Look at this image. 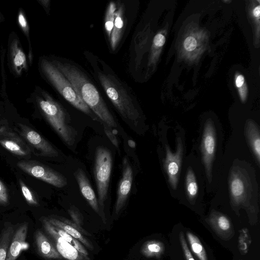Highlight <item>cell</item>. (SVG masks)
Masks as SVG:
<instances>
[{"label":"cell","mask_w":260,"mask_h":260,"mask_svg":"<svg viewBox=\"0 0 260 260\" xmlns=\"http://www.w3.org/2000/svg\"><path fill=\"white\" fill-rule=\"evenodd\" d=\"M35 240L38 251L42 256L48 259L61 258V255L40 230L36 231Z\"/></svg>","instance_id":"cell-18"},{"label":"cell","mask_w":260,"mask_h":260,"mask_svg":"<svg viewBox=\"0 0 260 260\" xmlns=\"http://www.w3.org/2000/svg\"><path fill=\"white\" fill-rule=\"evenodd\" d=\"M239 93L240 94V97L242 101H245L246 97V87L245 86L244 87H241L239 88Z\"/></svg>","instance_id":"cell-38"},{"label":"cell","mask_w":260,"mask_h":260,"mask_svg":"<svg viewBox=\"0 0 260 260\" xmlns=\"http://www.w3.org/2000/svg\"><path fill=\"white\" fill-rule=\"evenodd\" d=\"M0 134H5V135H7L9 137L13 138L15 140L18 139L17 137H16L13 134L8 133L6 128L4 127H0Z\"/></svg>","instance_id":"cell-39"},{"label":"cell","mask_w":260,"mask_h":260,"mask_svg":"<svg viewBox=\"0 0 260 260\" xmlns=\"http://www.w3.org/2000/svg\"><path fill=\"white\" fill-rule=\"evenodd\" d=\"M164 250L165 246L162 242L151 240L143 244L141 252L146 257H158L164 253Z\"/></svg>","instance_id":"cell-21"},{"label":"cell","mask_w":260,"mask_h":260,"mask_svg":"<svg viewBox=\"0 0 260 260\" xmlns=\"http://www.w3.org/2000/svg\"><path fill=\"white\" fill-rule=\"evenodd\" d=\"M186 236L191 249L199 260H208L206 251L200 239L189 232H186Z\"/></svg>","instance_id":"cell-24"},{"label":"cell","mask_w":260,"mask_h":260,"mask_svg":"<svg viewBox=\"0 0 260 260\" xmlns=\"http://www.w3.org/2000/svg\"><path fill=\"white\" fill-rule=\"evenodd\" d=\"M68 212L74 222V223L78 226L79 229L83 231L81 228L82 224V216L80 212L75 207H71L68 210Z\"/></svg>","instance_id":"cell-30"},{"label":"cell","mask_w":260,"mask_h":260,"mask_svg":"<svg viewBox=\"0 0 260 260\" xmlns=\"http://www.w3.org/2000/svg\"><path fill=\"white\" fill-rule=\"evenodd\" d=\"M10 53L13 68L17 74L20 75L23 70L26 69L27 62L25 53L17 39L11 43Z\"/></svg>","instance_id":"cell-20"},{"label":"cell","mask_w":260,"mask_h":260,"mask_svg":"<svg viewBox=\"0 0 260 260\" xmlns=\"http://www.w3.org/2000/svg\"><path fill=\"white\" fill-rule=\"evenodd\" d=\"M19 182L23 196L28 204L34 206H37L38 202L30 189L22 180L20 179Z\"/></svg>","instance_id":"cell-29"},{"label":"cell","mask_w":260,"mask_h":260,"mask_svg":"<svg viewBox=\"0 0 260 260\" xmlns=\"http://www.w3.org/2000/svg\"><path fill=\"white\" fill-rule=\"evenodd\" d=\"M133 180L132 168L126 157L122 162V172L117 192L115 212L118 213L123 208L129 196Z\"/></svg>","instance_id":"cell-12"},{"label":"cell","mask_w":260,"mask_h":260,"mask_svg":"<svg viewBox=\"0 0 260 260\" xmlns=\"http://www.w3.org/2000/svg\"><path fill=\"white\" fill-rule=\"evenodd\" d=\"M18 21L19 24L24 33L29 36V26L23 13L20 11L18 14Z\"/></svg>","instance_id":"cell-32"},{"label":"cell","mask_w":260,"mask_h":260,"mask_svg":"<svg viewBox=\"0 0 260 260\" xmlns=\"http://www.w3.org/2000/svg\"><path fill=\"white\" fill-rule=\"evenodd\" d=\"M48 221L53 226L61 229L67 233L83 243L89 249L92 250V244L80 233L79 228L74 223L70 221L64 219V221L54 218H47Z\"/></svg>","instance_id":"cell-17"},{"label":"cell","mask_w":260,"mask_h":260,"mask_svg":"<svg viewBox=\"0 0 260 260\" xmlns=\"http://www.w3.org/2000/svg\"><path fill=\"white\" fill-rule=\"evenodd\" d=\"M28 228V223H24L16 231L9 245L6 260H16L26 245Z\"/></svg>","instance_id":"cell-15"},{"label":"cell","mask_w":260,"mask_h":260,"mask_svg":"<svg viewBox=\"0 0 260 260\" xmlns=\"http://www.w3.org/2000/svg\"><path fill=\"white\" fill-rule=\"evenodd\" d=\"M13 234L12 226H8L3 230L0 235V260H6Z\"/></svg>","instance_id":"cell-23"},{"label":"cell","mask_w":260,"mask_h":260,"mask_svg":"<svg viewBox=\"0 0 260 260\" xmlns=\"http://www.w3.org/2000/svg\"><path fill=\"white\" fill-rule=\"evenodd\" d=\"M42 222L45 229L55 240L57 250L61 256L68 260H89L88 256L80 252L61 238L47 218L43 219Z\"/></svg>","instance_id":"cell-11"},{"label":"cell","mask_w":260,"mask_h":260,"mask_svg":"<svg viewBox=\"0 0 260 260\" xmlns=\"http://www.w3.org/2000/svg\"><path fill=\"white\" fill-rule=\"evenodd\" d=\"M8 202V195L5 185L0 180V204L5 205Z\"/></svg>","instance_id":"cell-34"},{"label":"cell","mask_w":260,"mask_h":260,"mask_svg":"<svg viewBox=\"0 0 260 260\" xmlns=\"http://www.w3.org/2000/svg\"><path fill=\"white\" fill-rule=\"evenodd\" d=\"M55 229L58 234L64 240H66L68 243L71 244L72 246H73L75 248H76L78 251L80 252L83 253V254L88 256V253L87 251L85 249L83 246L79 242V241L76 240L75 238L67 233L64 231L60 229L56 228L55 226Z\"/></svg>","instance_id":"cell-27"},{"label":"cell","mask_w":260,"mask_h":260,"mask_svg":"<svg viewBox=\"0 0 260 260\" xmlns=\"http://www.w3.org/2000/svg\"><path fill=\"white\" fill-rule=\"evenodd\" d=\"M165 37L162 34L158 33L154 37L153 41V47H160L165 43Z\"/></svg>","instance_id":"cell-35"},{"label":"cell","mask_w":260,"mask_h":260,"mask_svg":"<svg viewBox=\"0 0 260 260\" xmlns=\"http://www.w3.org/2000/svg\"><path fill=\"white\" fill-rule=\"evenodd\" d=\"M197 43L195 38L192 36L187 37L183 43L184 49L187 51H191L195 49Z\"/></svg>","instance_id":"cell-33"},{"label":"cell","mask_w":260,"mask_h":260,"mask_svg":"<svg viewBox=\"0 0 260 260\" xmlns=\"http://www.w3.org/2000/svg\"><path fill=\"white\" fill-rule=\"evenodd\" d=\"M208 222L216 233L222 238L227 239L233 236L234 231L232 223L224 215L213 212L210 215Z\"/></svg>","instance_id":"cell-16"},{"label":"cell","mask_w":260,"mask_h":260,"mask_svg":"<svg viewBox=\"0 0 260 260\" xmlns=\"http://www.w3.org/2000/svg\"><path fill=\"white\" fill-rule=\"evenodd\" d=\"M22 136L35 148L38 150L41 155L55 157L58 154L56 149L38 132L29 127L19 124Z\"/></svg>","instance_id":"cell-13"},{"label":"cell","mask_w":260,"mask_h":260,"mask_svg":"<svg viewBox=\"0 0 260 260\" xmlns=\"http://www.w3.org/2000/svg\"><path fill=\"white\" fill-rule=\"evenodd\" d=\"M38 103L45 117L63 142L71 147L76 141L77 133L71 124L69 115L58 102L46 92Z\"/></svg>","instance_id":"cell-3"},{"label":"cell","mask_w":260,"mask_h":260,"mask_svg":"<svg viewBox=\"0 0 260 260\" xmlns=\"http://www.w3.org/2000/svg\"><path fill=\"white\" fill-rule=\"evenodd\" d=\"M83 54L93 76L123 120L134 128L139 123L141 114L132 89L103 59L88 51Z\"/></svg>","instance_id":"cell-1"},{"label":"cell","mask_w":260,"mask_h":260,"mask_svg":"<svg viewBox=\"0 0 260 260\" xmlns=\"http://www.w3.org/2000/svg\"><path fill=\"white\" fill-rule=\"evenodd\" d=\"M51 61L72 84L96 116L108 126L116 127L117 123L114 117L93 81L82 68L74 61L64 58H54Z\"/></svg>","instance_id":"cell-2"},{"label":"cell","mask_w":260,"mask_h":260,"mask_svg":"<svg viewBox=\"0 0 260 260\" xmlns=\"http://www.w3.org/2000/svg\"><path fill=\"white\" fill-rule=\"evenodd\" d=\"M0 144L11 152L19 156H25L28 152L14 140L1 139Z\"/></svg>","instance_id":"cell-28"},{"label":"cell","mask_w":260,"mask_h":260,"mask_svg":"<svg viewBox=\"0 0 260 260\" xmlns=\"http://www.w3.org/2000/svg\"><path fill=\"white\" fill-rule=\"evenodd\" d=\"M244 169L236 167L231 170L229 187L231 201L236 206L245 205L252 195V185Z\"/></svg>","instance_id":"cell-6"},{"label":"cell","mask_w":260,"mask_h":260,"mask_svg":"<svg viewBox=\"0 0 260 260\" xmlns=\"http://www.w3.org/2000/svg\"><path fill=\"white\" fill-rule=\"evenodd\" d=\"M113 29L108 44L110 51L116 53L124 41L129 26L128 11L124 1H116Z\"/></svg>","instance_id":"cell-7"},{"label":"cell","mask_w":260,"mask_h":260,"mask_svg":"<svg viewBox=\"0 0 260 260\" xmlns=\"http://www.w3.org/2000/svg\"><path fill=\"white\" fill-rule=\"evenodd\" d=\"M40 3L43 5L45 8H48L49 5V1H41Z\"/></svg>","instance_id":"cell-41"},{"label":"cell","mask_w":260,"mask_h":260,"mask_svg":"<svg viewBox=\"0 0 260 260\" xmlns=\"http://www.w3.org/2000/svg\"><path fill=\"white\" fill-rule=\"evenodd\" d=\"M179 239L182 249L186 260H195L192 255L190 250L188 248L184 236V234L182 232L180 233Z\"/></svg>","instance_id":"cell-31"},{"label":"cell","mask_w":260,"mask_h":260,"mask_svg":"<svg viewBox=\"0 0 260 260\" xmlns=\"http://www.w3.org/2000/svg\"><path fill=\"white\" fill-rule=\"evenodd\" d=\"M41 67L48 81L67 102L91 118L97 119L98 117L84 102L72 84L51 60L43 59Z\"/></svg>","instance_id":"cell-4"},{"label":"cell","mask_w":260,"mask_h":260,"mask_svg":"<svg viewBox=\"0 0 260 260\" xmlns=\"http://www.w3.org/2000/svg\"><path fill=\"white\" fill-rule=\"evenodd\" d=\"M183 152V144L179 137L177 139V149L175 153L172 152L169 147L166 145L164 167L168 176L169 182L173 189H176L178 184Z\"/></svg>","instance_id":"cell-10"},{"label":"cell","mask_w":260,"mask_h":260,"mask_svg":"<svg viewBox=\"0 0 260 260\" xmlns=\"http://www.w3.org/2000/svg\"><path fill=\"white\" fill-rule=\"evenodd\" d=\"M239 233L238 248L240 253L242 255H244L248 251L251 242V237L248 230L246 228L241 229Z\"/></svg>","instance_id":"cell-26"},{"label":"cell","mask_w":260,"mask_h":260,"mask_svg":"<svg viewBox=\"0 0 260 260\" xmlns=\"http://www.w3.org/2000/svg\"><path fill=\"white\" fill-rule=\"evenodd\" d=\"M112 155L106 147L99 146L95 152L94 175L98 194V203L102 208L107 199L112 170Z\"/></svg>","instance_id":"cell-5"},{"label":"cell","mask_w":260,"mask_h":260,"mask_svg":"<svg viewBox=\"0 0 260 260\" xmlns=\"http://www.w3.org/2000/svg\"><path fill=\"white\" fill-rule=\"evenodd\" d=\"M128 145L131 147H135V143L132 141V140H128Z\"/></svg>","instance_id":"cell-42"},{"label":"cell","mask_w":260,"mask_h":260,"mask_svg":"<svg viewBox=\"0 0 260 260\" xmlns=\"http://www.w3.org/2000/svg\"><path fill=\"white\" fill-rule=\"evenodd\" d=\"M245 133L250 147L259 165L260 162V134L259 128L253 121L249 120L246 125Z\"/></svg>","instance_id":"cell-19"},{"label":"cell","mask_w":260,"mask_h":260,"mask_svg":"<svg viewBox=\"0 0 260 260\" xmlns=\"http://www.w3.org/2000/svg\"><path fill=\"white\" fill-rule=\"evenodd\" d=\"M104 131L112 143L114 145L115 147L118 149L119 148V144L115 136L113 134V133L111 132L110 130L107 128L106 127L104 128Z\"/></svg>","instance_id":"cell-36"},{"label":"cell","mask_w":260,"mask_h":260,"mask_svg":"<svg viewBox=\"0 0 260 260\" xmlns=\"http://www.w3.org/2000/svg\"><path fill=\"white\" fill-rule=\"evenodd\" d=\"M17 166L23 171L55 187L61 188L67 184V178L61 174L39 162L20 161Z\"/></svg>","instance_id":"cell-8"},{"label":"cell","mask_w":260,"mask_h":260,"mask_svg":"<svg viewBox=\"0 0 260 260\" xmlns=\"http://www.w3.org/2000/svg\"><path fill=\"white\" fill-rule=\"evenodd\" d=\"M216 138V131L213 123L211 120L207 121L203 133L201 151L206 176L209 182L212 180V168L215 151Z\"/></svg>","instance_id":"cell-9"},{"label":"cell","mask_w":260,"mask_h":260,"mask_svg":"<svg viewBox=\"0 0 260 260\" xmlns=\"http://www.w3.org/2000/svg\"><path fill=\"white\" fill-rule=\"evenodd\" d=\"M117 8L116 1H110L107 5L104 17V29L106 40L109 41L113 29L115 12Z\"/></svg>","instance_id":"cell-22"},{"label":"cell","mask_w":260,"mask_h":260,"mask_svg":"<svg viewBox=\"0 0 260 260\" xmlns=\"http://www.w3.org/2000/svg\"><path fill=\"white\" fill-rule=\"evenodd\" d=\"M253 14L254 17L259 18L260 15V7L259 5H258L253 10Z\"/></svg>","instance_id":"cell-40"},{"label":"cell","mask_w":260,"mask_h":260,"mask_svg":"<svg viewBox=\"0 0 260 260\" xmlns=\"http://www.w3.org/2000/svg\"><path fill=\"white\" fill-rule=\"evenodd\" d=\"M185 186L187 197L192 201L197 196L198 192V185L193 171L189 168L185 177Z\"/></svg>","instance_id":"cell-25"},{"label":"cell","mask_w":260,"mask_h":260,"mask_svg":"<svg viewBox=\"0 0 260 260\" xmlns=\"http://www.w3.org/2000/svg\"><path fill=\"white\" fill-rule=\"evenodd\" d=\"M236 85L239 88L242 87L244 83V78L242 75H239L237 76L235 80Z\"/></svg>","instance_id":"cell-37"},{"label":"cell","mask_w":260,"mask_h":260,"mask_svg":"<svg viewBox=\"0 0 260 260\" xmlns=\"http://www.w3.org/2000/svg\"><path fill=\"white\" fill-rule=\"evenodd\" d=\"M74 175L83 196L93 210L98 214H100L98 201L84 172L81 169H78L74 172Z\"/></svg>","instance_id":"cell-14"}]
</instances>
